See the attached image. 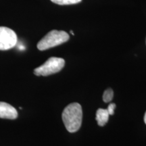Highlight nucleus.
<instances>
[{
	"label": "nucleus",
	"mask_w": 146,
	"mask_h": 146,
	"mask_svg": "<svg viewBox=\"0 0 146 146\" xmlns=\"http://www.w3.org/2000/svg\"><path fill=\"white\" fill-rule=\"evenodd\" d=\"M63 123L69 133H75L81 127L83 119V110L78 103H72L64 110L62 115Z\"/></svg>",
	"instance_id": "f257e3e1"
},
{
	"label": "nucleus",
	"mask_w": 146,
	"mask_h": 146,
	"mask_svg": "<svg viewBox=\"0 0 146 146\" xmlns=\"http://www.w3.org/2000/svg\"><path fill=\"white\" fill-rule=\"evenodd\" d=\"M69 39L70 36L66 32L64 31L52 30L40 40L36 46L40 51L47 50L66 43Z\"/></svg>",
	"instance_id": "f03ea898"
},
{
	"label": "nucleus",
	"mask_w": 146,
	"mask_h": 146,
	"mask_svg": "<svg viewBox=\"0 0 146 146\" xmlns=\"http://www.w3.org/2000/svg\"><path fill=\"white\" fill-rule=\"evenodd\" d=\"M65 61L63 58L52 57L45 62L34 70V74L36 76H46L59 72L64 68Z\"/></svg>",
	"instance_id": "7ed1b4c3"
},
{
	"label": "nucleus",
	"mask_w": 146,
	"mask_h": 146,
	"mask_svg": "<svg viewBox=\"0 0 146 146\" xmlns=\"http://www.w3.org/2000/svg\"><path fill=\"white\" fill-rule=\"evenodd\" d=\"M16 33L10 28L0 27V50H8L13 48L17 43Z\"/></svg>",
	"instance_id": "20e7f679"
},
{
	"label": "nucleus",
	"mask_w": 146,
	"mask_h": 146,
	"mask_svg": "<svg viewBox=\"0 0 146 146\" xmlns=\"http://www.w3.org/2000/svg\"><path fill=\"white\" fill-rule=\"evenodd\" d=\"M17 117L18 112L15 108L8 103L0 102V118L14 120Z\"/></svg>",
	"instance_id": "39448f33"
},
{
	"label": "nucleus",
	"mask_w": 146,
	"mask_h": 146,
	"mask_svg": "<svg viewBox=\"0 0 146 146\" xmlns=\"http://www.w3.org/2000/svg\"><path fill=\"white\" fill-rule=\"evenodd\" d=\"M109 113L107 109L99 108L96 112V120L98 125L104 127L109 120Z\"/></svg>",
	"instance_id": "423d86ee"
},
{
	"label": "nucleus",
	"mask_w": 146,
	"mask_h": 146,
	"mask_svg": "<svg viewBox=\"0 0 146 146\" xmlns=\"http://www.w3.org/2000/svg\"><path fill=\"white\" fill-rule=\"evenodd\" d=\"M82 0H51L53 3L60 5H72L80 3Z\"/></svg>",
	"instance_id": "0eeeda50"
},
{
	"label": "nucleus",
	"mask_w": 146,
	"mask_h": 146,
	"mask_svg": "<svg viewBox=\"0 0 146 146\" xmlns=\"http://www.w3.org/2000/svg\"><path fill=\"white\" fill-rule=\"evenodd\" d=\"M114 96V91L111 88H108L104 92L103 94V101L106 103H108L112 100Z\"/></svg>",
	"instance_id": "6e6552de"
},
{
	"label": "nucleus",
	"mask_w": 146,
	"mask_h": 146,
	"mask_svg": "<svg viewBox=\"0 0 146 146\" xmlns=\"http://www.w3.org/2000/svg\"><path fill=\"white\" fill-rule=\"evenodd\" d=\"M115 108H116V104H110L107 109L110 115H113L114 114Z\"/></svg>",
	"instance_id": "1a4fd4ad"
},
{
	"label": "nucleus",
	"mask_w": 146,
	"mask_h": 146,
	"mask_svg": "<svg viewBox=\"0 0 146 146\" xmlns=\"http://www.w3.org/2000/svg\"><path fill=\"white\" fill-rule=\"evenodd\" d=\"M144 122H145V123L146 125V112L145 113V115H144Z\"/></svg>",
	"instance_id": "9d476101"
}]
</instances>
